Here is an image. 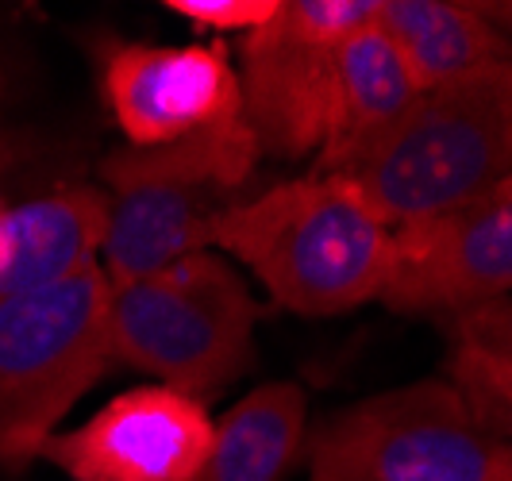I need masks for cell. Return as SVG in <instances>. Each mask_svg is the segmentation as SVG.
I'll list each match as a JSON object with an SVG mask.
<instances>
[{
    "label": "cell",
    "instance_id": "cell-7",
    "mask_svg": "<svg viewBox=\"0 0 512 481\" xmlns=\"http://www.w3.org/2000/svg\"><path fill=\"white\" fill-rule=\"evenodd\" d=\"M374 8L378 0H278V12L243 35L235 74L258 151L285 162L320 154L343 43Z\"/></svg>",
    "mask_w": 512,
    "mask_h": 481
},
{
    "label": "cell",
    "instance_id": "cell-18",
    "mask_svg": "<svg viewBox=\"0 0 512 481\" xmlns=\"http://www.w3.org/2000/svg\"><path fill=\"white\" fill-rule=\"evenodd\" d=\"M27 81H31V74H27L20 47L8 43V39H0V120H12L8 112L27 93Z\"/></svg>",
    "mask_w": 512,
    "mask_h": 481
},
{
    "label": "cell",
    "instance_id": "cell-5",
    "mask_svg": "<svg viewBox=\"0 0 512 481\" xmlns=\"http://www.w3.org/2000/svg\"><path fill=\"white\" fill-rule=\"evenodd\" d=\"M308 481H512V439L451 381H412L324 416L305 435Z\"/></svg>",
    "mask_w": 512,
    "mask_h": 481
},
{
    "label": "cell",
    "instance_id": "cell-10",
    "mask_svg": "<svg viewBox=\"0 0 512 481\" xmlns=\"http://www.w3.org/2000/svg\"><path fill=\"white\" fill-rule=\"evenodd\" d=\"M212 443L201 401L139 385L97 408L81 428L54 431L39 458L70 481H193Z\"/></svg>",
    "mask_w": 512,
    "mask_h": 481
},
{
    "label": "cell",
    "instance_id": "cell-17",
    "mask_svg": "<svg viewBox=\"0 0 512 481\" xmlns=\"http://www.w3.org/2000/svg\"><path fill=\"white\" fill-rule=\"evenodd\" d=\"M166 12L216 35H251L278 12V0H166Z\"/></svg>",
    "mask_w": 512,
    "mask_h": 481
},
{
    "label": "cell",
    "instance_id": "cell-9",
    "mask_svg": "<svg viewBox=\"0 0 512 481\" xmlns=\"http://www.w3.org/2000/svg\"><path fill=\"white\" fill-rule=\"evenodd\" d=\"M501 297H512V174L447 212L393 228L385 308L447 320Z\"/></svg>",
    "mask_w": 512,
    "mask_h": 481
},
{
    "label": "cell",
    "instance_id": "cell-13",
    "mask_svg": "<svg viewBox=\"0 0 512 481\" xmlns=\"http://www.w3.org/2000/svg\"><path fill=\"white\" fill-rule=\"evenodd\" d=\"M374 24L405 58L420 93L512 62V39L489 20L482 0H378Z\"/></svg>",
    "mask_w": 512,
    "mask_h": 481
},
{
    "label": "cell",
    "instance_id": "cell-1",
    "mask_svg": "<svg viewBox=\"0 0 512 481\" xmlns=\"http://www.w3.org/2000/svg\"><path fill=\"white\" fill-rule=\"evenodd\" d=\"M212 251L243 262L278 308L312 320L382 301L393 274V228L343 174H305L243 197Z\"/></svg>",
    "mask_w": 512,
    "mask_h": 481
},
{
    "label": "cell",
    "instance_id": "cell-8",
    "mask_svg": "<svg viewBox=\"0 0 512 481\" xmlns=\"http://www.w3.org/2000/svg\"><path fill=\"white\" fill-rule=\"evenodd\" d=\"M101 101L124 147H166L243 120V93L228 43L89 39Z\"/></svg>",
    "mask_w": 512,
    "mask_h": 481
},
{
    "label": "cell",
    "instance_id": "cell-3",
    "mask_svg": "<svg viewBox=\"0 0 512 481\" xmlns=\"http://www.w3.org/2000/svg\"><path fill=\"white\" fill-rule=\"evenodd\" d=\"M262 304L220 251L108 285L112 358L208 405L255 370Z\"/></svg>",
    "mask_w": 512,
    "mask_h": 481
},
{
    "label": "cell",
    "instance_id": "cell-11",
    "mask_svg": "<svg viewBox=\"0 0 512 481\" xmlns=\"http://www.w3.org/2000/svg\"><path fill=\"white\" fill-rule=\"evenodd\" d=\"M104 193L74 178L0 181V301L51 289L101 262Z\"/></svg>",
    "mask_w": 512,
    "mask_h": 481
},
{
    "label": "cell",
    "instance_id": "cell-14",
    "mask_svg": "<svg viewBox=\"0 0 512 481\" xmlns=\"http://www.w3.org/2000/svg\"><path fill=\"white\" fill-rule=\"evenodd\" d=\"M308 401L297 381H266L212 424L193 481H285L305 455Z\"/></svg>",
    "mask_w": 512,
    "mask_h": 481
},
{
    "label": "cell",
    "instance_id": "cell-12",
    "mask_svg": "<svg viewBox=\"0 0 512 481\" xmlns=\"http://www.w3.org/2000/svg\"><path fill=\"white\" fill-rule=\"evenodd\" d=\"M378 12V8H374ZM420 97L405 58L385 39L374 20L359 27L339 54L332 93V116L324 147L312 158L308 174H351L366 154L382 143Z\"/></svg>",
    "mask_w": 512,
    "mask_h": 481
},
{
    "label": "cell",
    "instance_id": "cell-16",
    "mask_svg": "<svg viewBox=\"0 0 512 481\" xmlns=\"http://www.w3.org/2000/svg\"><path fill=\"white\" fill-rule=\"evenodd\" d=\"M74 151V139H62L58 131L0 120V181L54 178L66 170L62 162H70Z\"/></svg>",
    "mask_w": 512,
    "mask_h": 481
},
{
    "label": "cell",
    "instance_id": "cell-4",
    "mask_svg": "<svg viewBox=\"0 0 512 481\" xmlns=\"http://www.w3.org/2000/svg\"><path fill=\"white\" fill-rule=\"evenodd\" d=\"M512 174V62L420 93L347 178L389 228L428 220Z\"/></svg>",
    "mask_w": 512,
    "mask_h": 481
},
{
    "label": "cell",
    "instance_id": "cell-6",
    "mask_svg": "<svg viewBox=\"0 0 512 481\" xmlns=\"http://www.w3.org/2000/svg\"><path fill=\"white\" fill-rule=\"evenodd\" d=\"M108 366V278L101 262L51 289L0 301V466H31L58 420Z\"/></svg>",
    "mask_w": 512,
    "mask_h": 481
},
{
    "label": "cell",
    "instance_id": "cell-2",
    "mask_svg": "<svg viewBox=\"0 0 512 481\" xmlns=\"http://www.w3.org/2000/svg\"><path fill=\"white\" fill-rule=\"evenodd\" d=\"M247 120L212 127L166 147H116L93 166L104 193L101 270L128 285L189 254L212 251L216 228L247 197L258 170Z\"/></svg>",
    "mask_w": 512,
    "mask_h": 481
},
{
    "label": "cell",
    "instance_id": "cell-15",
    "mask_svg": "<svg viewBox=\"0 0 512 481\" xmlns=\"http://www.w3.org/2000/svg\"><path fill=\"white\" fill-rule=\"evenodd\" d=\"M443 328L447 381L489 431L512 439V297L455 312Z\"/></svg>",
    "mask_w": 512,
    "mask_h": 481
}]
</instances>
